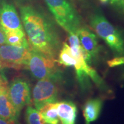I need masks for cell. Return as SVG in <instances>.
I'll return each instance as SVG.
<instances>
[{"label":"cell","instance_id":"obj_21","mask_svg":"<svg viewBox=\"0 0 124 124\" xmlns=\"http://www.w3.org/2000/svg\"><path fill=\"white\" fill-rule=\"evenodd\" d=\"M5 86H8L7 80L5 79V78L2 75H0V89Z\"/></svg>","mask_w":124,"mask_h":124},{"label":"cell","instance_id":"obj_5","mask_svg":"<svg viewBox=\"0 0 124 124\" xmlns=\"http://www.w3.org/2000/svg\"><path fill=\"white\" fill-rule=\"evenodd\" d=\"M31 47L9 44L0 46V60L2 68L27 69Z\"/></svg>","mask_w":124,"mask_h":124},{"label":"cell","instance_id":"obj_7","mask_svg":"<svg viewBox=\"0 0 124 124\" xmlns=\"http://www.w3.org/2000/svg\"><path fill=\"white\" fill-rule=\"evenodd\" d=\"M9 98L20 114L21 110L31 102V89L28 83L22 78L13 80L8 87Z\"/></svg>","mask_w":124,"mask_h":124},{"label":"cell","instance_id":"obj_2","mask_svg":"<svg viewBox=\"0 0 124 124\" xmlns=\"http://www.w3.org/2000/svg\"><path fill=\"white\" fill-rule=\"evenodd\" d=\"M90 25L118 56H124V40L121 33L103 15L91 16Z\"/></svg>","mask_w":124,"mask_h":124},{"label":"cell","instance_id":"obj_3","mask_svg":"<svg viewBox=\"0 0 124 124\" xmlns=\"http://www.w3.org/2000/svg\"><path fill=\"white\" fill-rule=\"evenodd\" d=\"M57 23L68 33H75L81 27V19L68 0H45Z\"/></svg>","mask_w":124,"mask_h":124},{"label":"cell","instance_id":"obj_18","mask_svg":"<svg viewBox=\"0 0 124 124\" xmlns=\"http://www.w3.org/2000/svg\"><path fill=\"white\" fill-rule=\"evenodd\" d=\"M4 44H7V37H6L4 31L0 25V46Z\"/></svg>","mask_w":124,"mask_h":124},{"label":"cell","instance_id":"obj_14","mask_svg":"<svg viewBox=\"0 0 124 124\" xmlns=\"http://www.w3.org/2000/svg\"><path fill=\"white\" fill-rule=\"evenodd\" d=\"M58 102L49 103L43 107L39 110L43 119L48 124H58L59 121L58 111Z\"/></svg>","mask_w":124,"mask_h":124},{"label":"cell","instance_id":"obj_23","mask_svg":"<svg viewBox=\"0 0 124 124\" xmlns=\"http://www.w3.org/2000/svg\"><path fill=\"white\" fill-rule=\"evenodd\" d=\"M86 124H90V122H88L86 121Z\"/></svg>","mask_w":124,"mask_h":124},{"label":"cell","instance_id":"obj_8","mask_svg":"<svg viewBox=\"0 0 124 124\" xmlns=\"http://www.w3.org/2000/svg\"><path fill=\"white\" fill-rule=\"evenodd\" d=\"M0 25L4 31H24L16 9L5 2L0 5Z\"/></svg>","mask_w":124,"mask_h":124},{"label":"cell","instance_id":"obj_13","mask_svg":"<svg viewBox=\"0 0 124 124\" xmlns=\"http://www.w3.org/2000/svg\"><path fill=\"white\" fill-rule=\"evenodd\" d=\"M83 59H85L76 58L72 54L70 46L66 43H63L58 55L57 62L59 64L74 68L80 60Z\"/></svg>","mask_w":124,"mask_h":124},{"label":"cell","instance_id":"obj_6","mask_svg":"<svg viewBox=\"0 0 124 124\" xmlns=\"http://www.w3.org/2000/svg\"><path fill=\"white\" fill-rule=\"evenodd\" d=\"M59 83L60 82L51 79H43L37 82L32 95L34 105L38 111L46 105L56 102L59 94Z\"/></svg>","mask_w":124,"mask_h":124},{"label":"cell","instance_id":"obj_15","mask_svg":"<svg viewBox=\"0 0 124 124\" xmlns=\"http://www.w3.org/2000/svg\"><path fill=\"white\" fill-rule=\"evenodd\" d=\"M7 44L17 46H29L24 31H4Z\"/></svg>","mask_w":124,"mask_h":124},{"label":"cell","instance_id":"obj_1","mask_svg":"<svg viewBox=\"0 0 124 124\" xmlns=\"http://www.w3.org/2000/svg\"><path fill=\"white\" fill-rule=\"evenodd\" d=\"M20 13L31 47L57 60L63 44L54 24L46 16L31 6L21 7Z\"/></svg>","mask_w":124,"mask_h":124},{"label":"cell","instance_id":"obj_17","mask_svg":"<svg viewBox=\"0 0 124 124\" xmlns=\"http://www.w3.org/2000/svg\"><path fill=\"white\" fill-rule=\"evenodd\" d=\"M124 64V56H118L108 62L110 67H115Z\"/></svg>","mask_w":124,"mask_h":124},{"label":"cell","instance_id":"obj_10","mask_svg":"<svg viewBox=\"0 0 124 124\" xmlns=\"http://www.w3.org/2000/svg\"><path fill=\"white\" fill-rule=\"evenodd\" d=\"M8 87L0 89V117L8 120H17L19 114L9 100Z\"/></svg>","mask_w":124,"mask_h":124},{"label":"cell","instance_id":"obj_4","mask_svg":"<svg viewBox=\"0 0 124 124\" xmlns=\"http://www.w3.org/2000/svg\"><path fill=\"white\" fill-rule=\"evenodd\" d=\"M56 60L49 58L31 48L27 69L38 80L51 79L62 82L63 74Z\"/></svg>","mask_w":124,"mask_h":124},{"label":"cell","instance_id":"obj_19","mask_svg":"<svg viewBox=\"0 0 124 124\" xmlns=\"http://www.w3.org/2000/svg\"><path fill=\"white\" fill-rule=\"evenodd\" d=\"M103 3H110L111 4L124 5V0H100Z\"/></svg>","mask_w":124,"mask_h":124},{"label":"cell","instance_id":"obj_20","mask_svg":"<svg viewBox=\"0 0 124 124\" xmlns=\"http://www.w3.org/2000/svg\"><path fill=\"white\" fill-rule=\"evenodd\" d=\"M0 124H18L17 120H8L0 117Z\"/></svg>","mask_w":124,"mask_h":124},{"label":"cell","instance_id":"obj_22","mask_svg":"<svg viewBox=\"0 0 124 124\" xmlns=\"http://www.w3.org/2000/svg\"><path fill=\"white\" fill-rule=\"evenodd\" d=\"M2 66H1V60H0V70L2 69Z\"/></svg>","mask_w":124,"mask_h":124},{"label":"cell","instance_id":"obj_24","mask_svg":"<svg viewBox=\"0 0 124 124\" xmlns=\"http://www.w3.org/2000/svg\"></svg>","mask_w":124,"mask_h":124},{"label":"cell","instance_id":"obj_9","mask_svg":"<svg viewBox=\"0 0 124 124\" xmlns=\"http://www.w3.org/2000/svg\"><path fill=\"white\" fill-rule=\"evenodd\" d=\"M77 34L82 47L87 54L91 59L95 58L100 51L97 36L88 28L82 26L78 30Z\"/></svg>","mask_w":124,"mask_h":124},{"label":"cell","instance_id":"obj_16","mask_svg":"<svg viewBox=\"0 0 124 124\" xmlns=\"http://www.w3.org/2000/svg\"><path fill=\"white\" fill-rule=\"evenodd\" d=\"M25 119L27 124H48L43 120L38 110L31 106L26 109Z\"/></svg>","mask_w":124,"mask_h":124},{"label":"cell","instance_id":"obj_11","mask_svg":"<svg viewBox=\"0 0 124 124\" xmlns=\"http://www.w3.org/2000/svg\"><path fill=\"white\" fill-rule=\"evenodd\" d=\"M57 111L62 124H75L77 108L72 102H58Z\"/></svg>","mask_w":124,"mask_h":124},{"label":"cell","instance_id":"obj_12","mask_svg":"<svg viewBox=\"0 0 124 124\" xmlns=\"http://www.w3.org/2000/svg\"><path fill=\"white\" fill-rule=\"evenodd\" d=\"M103 102L100 98H92L86 102L83 108V114L86 122L95 121L100 116Z\"/></svg>","mask_w":124,"mask_h":124}]
</instances>
